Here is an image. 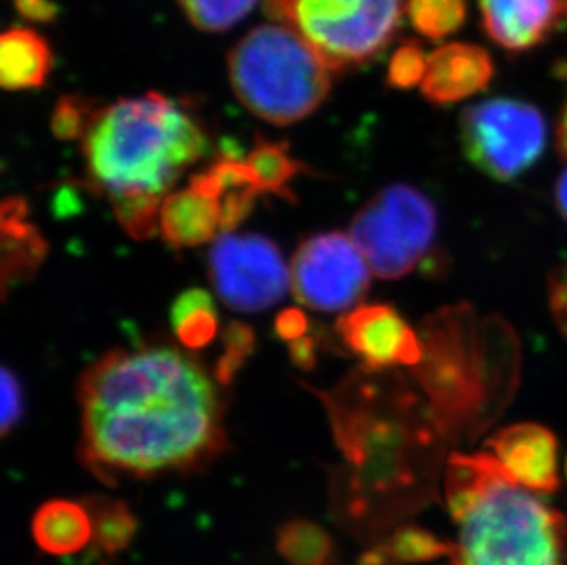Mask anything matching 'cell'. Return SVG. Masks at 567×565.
<instances>
[{
  "instance_id": "obj_8",
  "label": "cell",
  "mask_w": 567,
  "mask_h": 565,
  "mask_svg": "<svg viewBox=\"0 0 567 565\" xmlns=\"http://www.w3.org/2000/svg\"><path fill=\"white\" fill-rule=\"evenodd\" d=\"M461 145L466 161L483 175L511 182L540 161L547 144L544 114L514 97H491L461 114Z\"/></svg>"
},
{
  "instance_id": "obj_21",
  "label": "cell",
  "mask_w": 567,
  "mask_h": 565,
  "mask_svg": "<svg viewBox=\"0 0 567 565\" xmlns=\"http://www.w3.org/2000/svg\"><path fill=\"white\" fill-rule=\"evenodd\" d=\"M247 162L256 173L262 193H272L287 198L289 203H295V193L289 184L300 173H307L309 170L303 162L296 161L295 156L290 155L289 144L257 138Z\"/></svg>"
},
{
  "instance_id": "obj_25",
  "label": "cell",
  "mask_w": 567,
  "mask_h": 565,
  "mask_svg": "<svg viewBox=\"0 0 567 565\" xmlns=\"http://www.w3.org/2000/svg\"><path fill=\"white\" fill-rule=\"evenodd\" d=\"M429 54L415 41H406L391 55L385 81L391 89L408 91L423 83Z\"/></svg>"
},
{
  "instance_id": "obj_14",
  "label": "cell",
  "mask_w": 567,
  "mask_h": 565,
  "mask_svg": "<svg viewBox=\"0 0 567 565\" xmlns=\"http://www.w3.org/2000/svg\"><path fill=\"white\" fill-rule=\"evenodd\" d=\"M493 78L494 63L487 50L449 43L430 52L421 92L430 103L446 107L485 91Z\"/></svg>"
},
{
  "instance_id": "obj_2",
  "label": "cell",
  "mask_w": 567,
  "mask_h": 565,
  "mask_svg": "<svg viewBox=\"0 0 567 565\" xmlns=\"http://www.w3.org/2000/svg\"><path fill=\"white\" fill-rule=\"evenodd\" d=\"M203 123L161 92L97 109L81 138L86 184L113 206L133 239L161 229V208L175 182L208 153Z\"/></svg>"
},
{
  "instance_id": "obj_30",
  "label": "cell",
  "mask_w": 567,
  "mask_h": 565,
  "mask_svg": "<svg viewBox=\"0 0 567 565\" xmlns=\"http://www.w3.org/2000/svg\"><path fill=\"white\" fill-rule=\"evenodd\" d=\"M549 307L558 329L567 337V265L558 267L549 278Z\"/></svg>"
},
{
  "instance_id": "obj_1",
  "label": "cell",
  "mask_w": 567,
  "mask_h": 565,
  "mask_svg": "<svg viewBox=\"0 0 567 565\" xmlns=\"http://www.w3.org/2000/svg\"><path fill=\"white\" fill-rule=\"evenodd\" d=\"M81 458L102 480L188 472L225 449V402L203 366L169 343L116 349L78 386Z\"/></svg>"
},
{
  "instance_id": "obj_23",
  "label": "cell",
  "mask_w": 567,
  "mask_h": 565,
  "mask_svg": "<svg viewBox=\"0 0 567 565\" xmlns=\"http://www.w3.org/2000/svg\"><path fill=\"white\" fill-rule=\"evenodd\" d=\"M193 27L225 32L250 13L257 0H178Z\"/></svg>"
},
{
  "instance_id": "obj_9",
  "label": "cell",
  "mask_w": 567,
  "mask_h": 565,
  "mask_svg": "<svg viewBox=\"0 0 567 565\" xmlns=\"http://www.w3.org/2000/svg\"><path fill=\"white\" fill-rule=\"evenodd\" d=\"M209 281L237 312H261L289 290L290 273L276 243L256 234H225L209 250Z\"/></svg>"
},
{
  "instance_id": "obj_16",
  "label": "cell",
  "mask_w": 567,
  "mask_h": 565,
  "mask_svg": "<svg viewBox=\"0 0 567 565\" xmlns=\"http://www.w3.org/2000/svg\"><path fill=\"white\" fill-rule=\"evenodd\" d=\"M2 229V292L13 281H24L38 273L49 254V245L28 220V204L22 197H8L0 208Z\"/></svg>"
},
{
  "instance_id": "obj_22",
  "label": "cell",
  "mask_w": 567,
  "mask_h": 565,
  "mask_svg": "<svg viewBox=\"0 0 567 565\" xmlns=\"http://www.w3.org/2000/svg\"><path fill=\"white\" fill-rule=\"evenodd\" d=\"M406 10L415 32L440 41L465 24L468 0H408Z\"/></svg>"
},
{
  "instance_id": "obj_28",
  "label": "cell",
  "mask_w": 567,
  "mask_h": 565,
  "mask_svg": "<svg viewBox=\"0 0 567 565\" xmlns=\"http://www.w3.org/2000/svg\"><path fill=\"white\" fill-rule=\"evenodd\" d=\"M24 413V393L17 374L8 366L2 368V433H10Z\"/></svg>"
},
{
  "instance_id": "obj_19",
  "label": "cell",
  "mask_w": 567,
  "mask_h": 565,
  "mask_svg": "<svg viewBox=\"0 0 567 565\" xmlns=\"http://www.w3.org/2000/svg\"><path fill=\"white\" fill-rule=\"evenodd\" d=\"M33 536L41 549L52 555H72L92 536L89 511L72 502H49L33 517Z\"/></svg>"
},
{
  "instance_id": "obj_27",
  "label": "cell",
  "mask_w": 567,
  "mask_h": 565,
  "mask_svg": "<svg viewBox=\"0 0 567 565\" xmlns=\"http://www.w3.org/2000/svg\"><path fill=\"white\" fill-rule=\"evenodd\" d=\"M94 114L96 109L85 97L63 96L52 114V133L64 142L83 138Z\"/></svg>"
},
{
  "instance_id": "obj_36",
  "label": "cell",
  "mask_w": 567,
  "mask_h": 565,
  "mask_svg": "<svg viewBox=\"0 0 567 565\" xmlns=\"http://www.w3.org/2000/svg\"><path fill=\"white\" fill-rule=\"evenodd\" d=\"M566 472H567V461H566Z\"/></svg>"
},
{
  "instance_id": "obj_24",
  "label": "cell",
  "mask_w": 567,
  "mask_h": 565,
  "mask_svg": "<svg viewBox=\"0 0 567 565\" xmlns=\"http://www.w3.org/2000/svg\"><path fill=\"white\" fill-rule=\"evenodd\" d=\"M225 351L215 366V379L223 386H230L241 371L256 347V332L241 321H230L223 331Z\"/></svg>"
},
{
  "instance_id": "obj_26",
  "label": "cell",
  "mask_w": 567,
  "mask_h": 565,
  "mask_svg": "<svg viewBox=\"0 0 567 565\" xmlns=\"http://www.w3.org/2000/svg\"><path fill=\"white\" fill-rule=\"evenodd\" d=\"M391 553L393 558H401L406 562H429L437 561L443 556H449L452 561L454 556V544H449L444 540L437 538L434 534L426 531H408L399 534L391 542Z\"/></svg>"
},
{
  "instance_id": "obj_32",
  "label": "cell",
  "mask_w": 567,
  "mask_h": 565,
  "mask_svg": "<svg viewBox=\"0 0 567 565\" xmlns=\"http://www.w3.org/2000/svg\"><path fill=\"white\" fill-rule=\"evenodd\" d=\"M22 17L32 21L49 22L58 16L54 0H13Z\"/></svg>"
},
{
  "instance_id": "obj_31",
  "label": "cell",
  "mask_w": 567,
  "mask_h": 565,
  "mask_svg": "<svg viewBox=\"0 0 567 565\" xmlns=\"http://www.w3.org/2000/svg\"><path fill=\"white\" fill-rule=\"evenodd\" d=\"M274 331L287 343L300 340L309 331V318L301 309H295V307L284 309L274 320Z\"/></svg>"
},
{
  "instance_id": "obj_34",
  "label": "cell",
  "mask_w": 567,
  "mask_h": 565,
  "mask_svg": "<svg viewBox=\"0 0 567 565\" xmlns=\"http://www.w3.org/2000/svg\"><path fill=\"white\" fill-rule=\"evenodd\" d=\"M557 208L563 215L564 220L567 223V167L563 171V175L557 182Z\"/></svg>"
},
{
  "instance_id": "obj_6",
  "label": "cell",
  "mask_w": 567,
  "mask_h": 565,
  "mask_svg": "<svg viewBox=\"0 0 567 565\" xmlns=\"http://www.w3.org/2000/svg\"><path fill=\"white\" fill-rule=\"evenodd\" d=\"M406 0H267V11L300 33L332 72L368 63L391 43Z\"/></svg>"
},
{
  "instance_id": "obj_7",
  "label": "cell",
  "mask_w": 567,
  "mask_h": 565,
  "mask_svg": "<svg viewBox=\"0 0 567 565\" xmlns=\"http://www.w3.org/2000/svg\"><path fill=\"white\" fill-rule=\"evenodd\" d=\"M437 209L417 187L391 184L377 193L351 223V239L380 279H401L434 245Z\"/></svg>"
},
{
  "instance_id": "obj_3",
  "label": "cell",
  "mask_w": 567,
  "mask_h": 565,
  "mask_svg": "<svg viewBox=\"0 0 567 565\" xmlns=\"http://www.w3.org/2000/svg\"><path fill=\"white\" fill-rule=\"evenodd\" d=\"M443 486L457 527L452 565L567 564V517L491 453H450Z\"/></svg>"
},
{
  "instance_id": "obj_35",
  "label": "cell",
  "mask_w": 567,
  "mask_h": 565,
  "mask_svg": "<svg viewBox=\"0 0 567 565\" xmlns=\"http://www.w3.org/2000/svg\"><path fill=\"white\" fill-rule=\"evenodd\" d=\"M558 145L564 158H567V103L564 109L563 120H560V129H558Z\"/></svg>"
},
{
  "instance_id": "obj_5",
  "label": "cell",
  "mask_w": 567,
  "mask_h": 565,
  "mask_svg": "<svg viewBox=\"0 0 567 565\" xmlns=\"http://www.w3.org/2000/svg\"><path fill=\"white\" fill-rule=\"evenodd\" d=\"M228 74L250 113L284 127L326 102L334 72L300 33L279 22L254 28L231 49Z\"/></svg>"
},
{
  "instance_id": "obj_18",
  "label": "cell",
  "mask_w": 567,
  "mask_h": 565,
  "mask_svg": "<svg viewBox=\"0 0 567 565\" xmlns=\"http://www.w3.org/2000/svg\"><path fill=\"white\" fill-rule=\"evenodd\" d=\"M47 39L30 28L13 27L0 39V83L6 91L41 89L52 70Z\"/></svg>"
},
{
  "instance_id": "obj_15",
  "label": "cell",
  "mask_w": 567,
  "mask_h": 565,
  "mask_svg": "<svg viewBox=\"0 0 567 565\" xmlns=\"http://www.w3.org/2000/svg\"><path fill=\"white\" fill-rule=\"evenodd\" d=\"M189 186L219 201L223 232H231L241 225L262 193L250 164L226 155L217 158L208 170L193 175Z\"/></svg>"
},
{
  "instance_id": "obj_10",
  "label": "cell",
  "mask_w": 567,
  "mask_h": 565,
  "mask_svg": "<svg viewBox=\"0 0 567 565\" xmlns=\"http://www.w3.org/2000/svg\"><path fill=\"white\" fill-rule=\"evenodd\" d=\"M371 268L342 232L312 235L292 257L290 282L301 305L320 312H342L364 298Z\"/></svg>"
},
{
  "instance_id": "obj_33",
  "label": "cell",
  "mask_w": 567,
  "mask_h": 565,
  "mask_svg": "<svg viewBox=\"0 0 567 565\" xmlns=\"http://www.w3.org/2000/svg\"><path fill=\"white\" fill-rule=\"evenodd\" d=\"M289 355L292 363L301 371H312L316 366V340L312 337H303L300 340L290 341Z\"/></svg>"
},
{
  "instance_id": "obj_17",
  "label": "cell",
  "mask_w": 567,
  "mask_h": 565,
  "mask_svg": "<svg viewBox=\"0 0 567 565\" xmlns=\"http://www.w3.org/2000/svg\"><path fill=\"white\" fill-rule=\"evenodd\" d=\"M223 229L220 203L193 189L169 193L161 208V234L173 248H192L215 239Z\"/></svg>"
},
{
  "instance_id": "obj_20",
  "label": "cell",
  "mask_w": 567,
  "mask_h": 565,
  "mask_svg": "<svg viewBox=\"0 0 567 565\" xmlns=\"http://www.w3.org/2000/svg\"><path fill=\"white\" fill-rule=\"evenodd\" d=\"M172 326L186 349L197 351L209 346L219 332V316L212 296L203 288L181 294L172 307Z\"/></svg>"
},
{
  "instance_id": "obj_29",
  "label": "cell",
  "mask_w": 567,
  "mask_h": 565,
  "mask_svg": "<svg viewBox=\"0 0 567 565\" xmlns=\"http://www.w3.org/2000/svg\"><path fill=\"white\" fill-rule=\"evenodd\" d=\"M284 547L292 553L296 564H312L323 555V536L318 531L311 533L309 527L295 528L285 534Z\"/></svg>"
},
{
  "instance_id": "obj_12",
  "label": "cell",
  "mask_w": 567,
  "mask_h": 565,
  "mask_svg": "<svg viewBox=\"0 0 567 565\" xmlns=\"http://www.w3.org/2000/svg\"><path fill=\"white\" fill-rule=\"evenodd\" d=\"M487 446L518 485L538 494H553L560 485L557 438L546 427L513 424L494 433Z\"/></svg>"
},
{
  "instance_id": "obj_13",
  "label": "cell",
  "mask_w": 567,
  "mask_h": 565,
  "mask_svg": "<svg viewBox=\"0 0 567 565\" xmlns=\"http://www.w3.org/2000/svg\"><path fill=\"white\" fill-rule=\"evenodd\" d=\"M488 38L507 52H525L567 27V0H480Z\"/></svg>"
},
{
  "instance_id": "obj_4",
  "label": "cell",
  "mask_w": 567,
  "mask_h": 565,
  "mask_svg": "<svg viewBox=\"0 0 567 565\" xmlns=\"http://www.w3.org/2000/svg\"><path fill=\"white\" fill-rule=\"evenodd\" d=\"M423 360L415 377L444 438L476 435L498 417L518 374L516 340L498 318L480 320L471 307H454L424 321Z\"/></svg>"
},
{
  "instance_id": "obj_11",
  "label": "cell",
  "mask_w": 567,
  "mask_h": 565,
  "mask_svg": "<svg viewBox=\"0 0 567 565\" xmlns=\"http://www.w3.org/2000/svg\"><path fill=\"white\" fill-rule=\"evenodd\" d=\"M337 327L343 343L370 371L415 368L423 360L421 337L390 305H359L340 316Z\"/></svg>"
}]
</instances>
